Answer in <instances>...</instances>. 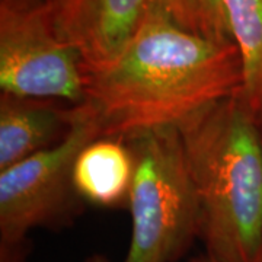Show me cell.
<instances>
[{
  "instance_id": "cell-1",
  "label": "cell",
  "mask_w": 262,
  "mask_h": 262,
  "mask_svg": "<svg viewBox=\"0 0 262 262\" xmlns=\"http://www.w3.org/2000/svg\"><path fill=\"white\" fill-rule=\"evenodd\" d=\"M84 102L96 115L102 137L121 140L178 128L242 88L233 42L191 34L153 6L120 54L84 70Z\"/></svg>"
},
{
  "instance_id": "cell-2",
  "label": "cell",
  "mask_w": 262,
  "mask_h": 262,
  "mask_svg": "<svg viewBox=\"0 0 262 262\" xmlns=\"http://www.w3.org/2000/svg\"><path fill=\"white\" fill-rule=\"evenodd\" d=\"M200 207V241L215 262H256L262 248V130L232 95L178 127Z\"/></svg>"
},
{
  "instance_id": "cell-3",
  "label": "cell",
  "mask_w": 262,
  "mask_h": 262,
  "mask_svg": "<svg viewBox=\"0 0 262 262\" xmlns=\"http://www.w3.org/2000/svg\"><path fill=\"white\" fill-rule=\"evenodd\" d=\"M134 178L127 207L131 233L122 262H179L200 239V207L179 130L127 139Z\"/></svg>"
},
{
  "instance_id": "cell-4",
  "label": "cell",
  "mask_w": 262,
  "mask_h": 262,
  "mask_svg": "<svg viewBox=\"0 0 262 262\" xmlns=\"http://www.w3.org/2000/svg\"><path fill=\"white\" fill-rule=\"evenodd\" d=\"M102 137L86 102L77 106L70 133L58 144L0 170V262H28V234L58 229L75 219L80 198L73 187L79 151Z\"/></svg>"
},
{
  "instance_id": "cell-5",
  "label": "cell",
  "mask_w": 262,
  "mask_h": 262,
  "mask_svg": "<svg viewBox=\"0 0 262 262\" xmlns=\"http://www.w3.org/2000/svg\"><path fill=\"white\" fill-rule=\"evenodd\" d=\"M0 89L69 105L84 102L83 60L58 35L48 2L0 0Z\"/></svg>"
},
{
  "instance_id": "cell-6",
  "label": "cell",
  "mask_w": 262,
  "mask_h": 262,
  "mask_svg": "<svg viewBox=\"0 0 262 262\" xmlns=\"http://www.w3.org/2000/svg\"><path fill=\"white\" fill-rule=\"evenodd\" d=\"M58 35L75 47L84 70L108 64L133 37L150 0H48Z\"/></svg>"
},
{
  "instance_id": "cell-7",
  "label": "cell",
  "mask_w": 262,
  "mask_h": 262,
  "mask_svg": "<svg viewBox=\"0 0 262 262\" xmlns=\"http://www.w3.org/2000/svg\"><path fill=\"white\" fill-rule=\"evenodd\" d=\"M77 106L0 95V170L58 144L72 130Z\"/></svg>"
},
{
  "instance_id": "cell-8",
  "label": "cell",
  "mask_w": 262,
  "mask_h": 262,
  "mask_svg": "<svg viewBox=\"0 0 262 262\" xmlns=\"http://www.w3.org/2000/svg\"><path fill=\"white\" fill-rule=\"evenodd\" d=\"M134 168V156L127 141L98 137L88 143L76 158L73 187L79 198L92 206H127Z\"/></svg>"
},
{
  "instance_id": "cell-9",
  "label": "cell",
  "mask_w": 262,
  "mask_h": 262,
  "mask_svg": "<svg viewBox=\"0 0 262 262\" xmlns=\"http://www.w3.org/2000/svg\"><path fill=\"white\" fill-rule=\"evenodd\" d=\"M223 10L242 64L239 94L258 113L262 105V0H223Z\"/></svg>"
},
{
  "instance_id": "cell-10",
  "label": "cell",
  "mask_w": 262,
  "mask_h": 262,
  "mask_svg": "<svg viewBox=\"0 0 262 262\" xmlns=\"http://www.w3.org/2000/svg\"><path fill=\"white\" fill-rule=\"evenodd\" d=\"M179 28L200 37L233 42L226 22L223 0H150Z\"/></svg>"
},
{
  "instance_id": "cell-11",
  "label": "cell",
  "mask_w": 262,
  "mask_h": 262,
  "mask_svg": "<svg viewBox=\"0 0 262 262\" xmlns=\"http://www.w3.org/2000/svg\"><path fill=\"white\" fill-rule=\"evenodd\" d=\"M84 262H110V259L106 256L101 255V253H95L92 256H89Z\"/></svg>"
},
{
  "instance_id": "cell-12",
  "label": "cell",
  "mask_w": 262,
  "mask_h": 262,
  "mask_svg": "<svg viewBox=\"0 0 262 262\" xmlns=\"http://www.w3.org/2000/svg\"><path fill=\"white\" fill-rule=\"evenodd\" d=\"M187 262H215V261L210 259L206 253H204L203 256H196V258H192V259H189V261H187Z\"/></svg>"
},
{
  "instance_id": "cell-13",
  "label": "cell",
  "mask_w": 262,
  "mask_h": 262,
  "mask_svg": "<svg viewBox=\"0 0 262 262\" xmlns=\"http://www.w3.org/2000/svg\"><path fill=\"white\" fill-rule=\"evenodd\" d=\"M258 120H259V124H261V130H262V105L259 106V110H258ZM256 262H262V248H261V252H259V256H258Z\"/></svg>"
},
{
  "instance_id": "cell-14",
  "label": "cell",
  "mask_w": 262,
  "mask_h": 262,
  "mask_svg": "<svg viewBox=\"0 0 262 262\" xmlns=\"http://www.w3.org/2000/svg\"><path fill=\"white\" fill-rule=\"evenodd\" d=\"M42 2H48V0H42Z\"/></svg>"
}]
</instances>
